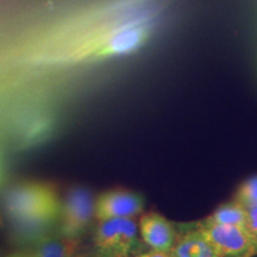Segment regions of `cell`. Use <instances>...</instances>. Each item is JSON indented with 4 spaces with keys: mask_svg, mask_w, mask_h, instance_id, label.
Wrapping results in <instances>:
<instances>
[{
    "mask_svg": "<svg viewBox=\"0 0 257 257\" xmlns=\"http://www.w3.org/2000/svg\"><path fill=\"white\" fill-rule=\"evenodd\" d=\"M180 0H0V108L29 107L135 55Z\"/></svg>",
    "mask_w": 257,
    "mask_h": 257,
    "instance_id": "cell-1",
    "label": "cell"
},
{
    "mask_svg": "<svg viewBox=\"0 0 257 257\" xmlns=\"http://www.w3.org/2000/svg\"><path fill=\"white\" fill-rule=\"evenodd\" d=\"M61 204L56 186L51 182L24 181L9 187L3 206L11 223L12 239L34 245L50 236L59 224Z\"/></svg>",
    "mask_w": 257,
    "mask_h": 257,
    "instance_id": "cell-2",
    "label": "cell"
},
{
    "mask_svg": "<svg viewBox=\"0 0 257 257\" xmlns=\"http://www.w3.org/2000/svg\"><path fill=\"white\" fill-rule=\"evenodd\" d=\"M93 240L96 252L110 257L136 256L142 246L134 218H113L99 221Z\"/></svg>",
    "mask_w": 257,
    "mask_h": 257,
    "instance_id": "cell-3",
    "label": "cell"
},
{
    "mask_svg": "<svg viewBox=\"0 0 257 257\" xmlns=\"http://www.w3.org/2000/svg\"><path fill=\"white\" fill-rule=\"evenodd\" d=\"M95 200L88 188H70L61 204L57 234L67 238H80L94 219Z\"/></svg>",
    "mask_w": 257,
    "mask_h": 257,
    "instance_id": "cell-4",
    "label": "cell"
},
{
    "mask_svg": "<svg viewBox=\"0 0 257 257\" xmlns=\"http://www.w3.org/2000/svg\"><path fill=\"white\" fill-rule=\"evenodd\" d=\"M220 257H255L256 238L245 226L225 224H197Z\"/></svg>",
    "mask_w": 257,
    "mask_h": 257,
    "instance_id": "cell-5",
    "label": "cell"
},
{
    "mask_svg": "<svg viewBox=\"0 0 257 257\" xmlns=\"http://www.w3.org/2000/svg\"><path fill=\"white\" fill-rule=\"evenodd\" d=\"M146 200L143 195L127 189H111L95 199V219L134 218L143 211Z\"/></svg>",
    "mask_w": 257,
    "mask_h": 257,
    "instance_id": "cell-6",
    "label": "cell"
},
{
    "mask_svg": "<svg viewBox=\"0 0 257 257\" xmlns=\"http://www.w3.org/2000/svg\"><path fill=\"white\" fill-rule=\"evenodd\" d=\"M138 227L143 243L150 249L159 251H170L180 234L175 224L156 212L144 214Z\"/></svg>",
    "mask_w": 257,
    "mask_h": 257,
    "instance_id": "cell-7",
    "label": "cell"
},
{
    "mask_svg": "<svg viewBox=\"0 0 257 257\" xmlns=\"http://www.w3.org/2000/svg\"><path fill=\"white\" fill-rule=\"evenodd\" d=\"M170 251L174 257H220L198 229L197 224H194V227L180 232L179 238Z\"/></svg>",
    "mask_w": 257,
    "mask_h": 257,
    "instance_id": "cell-8",
    "label": "cell"
},
{
    "mask_svg": "<svg viewBox=\"0 0 257 257\" xmlns=\"http://www.w3.org/2000/svg\"><path fill=\"white\" fill-rule=\"evenodd\" d=\"M80 238H67L63 236H48L35 243L31 249L24 251L25 257H78Z\"/></svg>",
    "mask_w": 257,
    "mask_h": 257,
    "instance_id": "cell-9",
    "label": "cell"
},
{
    "mask_svg": "<svg viewBox=\"0 0 257 257\" xmlns=\"http://www.w3.org/2000/svg\"><path fill=\"white\" fill-rule=\"evenodd\" d=\"M204 223L207 224H225L245 226L246 208L237 201L226 202L214 210L213 213L205 218Z\"/></svg>",
    "mask_w": 257,
    "mask_h": 257,
    "instance_id": "cell-10",
    "label": "cell"
},
{
    "mask_svg": "<svg viewBox=\"0 0 257 257\" xmlns=\"http://www.w3.org/2000/svg\"><path fill=\"white\" fill-rule=\"evenodd\" d=\"M234 201L245 208L257 205V175L252 176L243 182L237 189Z\"/></svg>",
    "mask_w": 257,
    "mask_h": 257,
    "instance_id": "cell-11",
    "label": "cell"
},
{
    "mask_svg": "<svg viewBox=\"0 0 257 257\" xmlns=\"http://www.w3.org/2000/svg\"><path fill=\"white\" fill-rule=\"evenodd\" d=\"M245 227L257 238V205L246 208V224Z\"/></svg>",
    "mask_w": 257,
    "mask_h": 257,
    "instance_id": "cell-12",
    "label": "cell"
},
{
    "mask_svg": "<svg viewBox=\"0 0 257 257\" xmlns=\"http://www.w3.org/2000/svg\"><path fill=\"white\" fill-rule=\"evenodd\" d=\"M135 257H174L172 251H159V250H149L146 252H140Z\"/></svg>",
    "mask_w": 257,
    "mask_h": 257,
    "instance_id": "cell-13",
    "label": "cell"
},
{
    "mask_svg": "<svg viewBox=\"0 0 257 257\" xmlns=\"http://www.w3.org/2000/svg\"><path fill=\"white\" fill-rule=\"evenodd\" d=\"M9 257H25V256L23 255V252H18V253H15V255H11Z\"/></svg>",
    "mask_w": 257,
    "mask_h": 257,
    "instance_id": "cell-14",
    "label": "cell"
},
{
    "mask_svg": "<svg viewBox=\"0 0 257 257\" xmlns=\"http://www.w3.org/2000/svg\"><path fill=\"white\" fill-rule=\"evenodd\" d=\"M94 257H110V256H105V255H100V253L96 252V255Z\"/></svg>",
    "mask_w": 257,
    "mask_h": 257,
    "instance_id": "cell-15",
    "label": "cell"
},
{
    "mask_svg": "<svg viewBox=\"0 0 257 257\" xmlns=\"http://www.w3.org/2000/svg\"><path fill=\"white\" fill-rule=\"evenodd\" d=\"M255 255L257 256V238H256V248H255Z\"/></svg>",
    "mask_w": 257,
    "mask_h": 257,
    "instance_id": "cell-16",
    "label": "cell"
}]
</instances>
